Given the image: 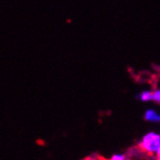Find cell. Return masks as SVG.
Here are the masks:
<instances>
[{
  "label": "cell",
  "mask_w": 160,
  "mask_h": 160,
  "mask_svg": "<svg viewBox=\"0 0 160 160\" xmlns=\"http://www.w3.org/2000/svg\"><path fill=\"white\" fill-rule=\"evenodd\" d=\"M160 147V135L154 133V132H149L146 134L142 141L139 143L138 148L141 150V152L147 153L150 156H156V152Z\"/></svg>",
  "instance_id": "cell-1"
},
{
  "label": "cell",
  "mask_w": 160,
  "mask_h": 160,
  "mask_svg": "<svg viewBox=\"0 0 160 160\" xmlns=\"http://www.w3.org/2000/svg\"><path fill=\"white\" fill-rule=\"evenodd\" d=\"M145 119L148 121H153V122H160V115L154 110H148L145 114Z\"/></svg>",
  "instance_id": "cell-2"
},
{
  "label": "cell",
  "mask_w": 160,
  "mask_h": 160,
  "mask_svg": "<svg viewBox=\"0 0 160 160\" xmlns=\"http://www.w3.org/2000/svg\"><path fill=\"white\" fill-rule=\"evenodd\" d=\"M137 98H139L142 101H150V100L153 99V91H149V90L143 91L139 94V95L137 96Z\"/></svg>",
  "instance_id": "cell-3"
},
{
  "label": "cell",
  "mask_w": 160,
  "mask_h": 160,
  "mask_svg": "<svg viewBox=\"0 0 160 160\" xmlns=\"http://www.w3.org/2000/svg\"><path fill=\"white\" fill-rule=\"evenodd\" d=\"M157 104H160V89L153 90V99H152Z\"/></svg>",
  "instance_id": "cell-4"
},
{
  "label": "cell",
  "mask_w": 160,
  "mask_h": 160,
  "mask_svg": "<svg viewBox=\"0 0 160 160\" xmlns=\"http://www.w3.org/2000/svg\"><path fill=\"white\" fill-rule=\"evenodd\" d=\"M110 160H128V159L123 154H115L114 156H112Z\"/></svg>",
  "instance_id": "cell-5"
},
{
  "label": "cell",
  "mask_w": 160,
  "mask_h": 160,
  "mask_svg": "<svg viewBox=\"0 0 160 160\" xmlns=\"http://www.w3.org/2000/svg\"><path fill=\"white\" fill-rule=\"evenodd\" d=\"M84 160H101V157H100V156H98V157H96V158H93V157H88V158L84 159Z\"/></svg>",
  "instance_id": "cell-6"
},
{
  "label": "cell",
  "mask_w": 160,
  "mask_h": 160,
  "mask_svg": "<svg viewBox=\"0 0 160 160\" xmlns=\"http://www.w3.org/2000/svg\"><path fill=\"white\" fill-rule=\"evenodd\" d=\"M156 160H160V147H159L157 152H156Z\"/></svg>",
  "instance_id": "cell-7"
}]
</instances>
